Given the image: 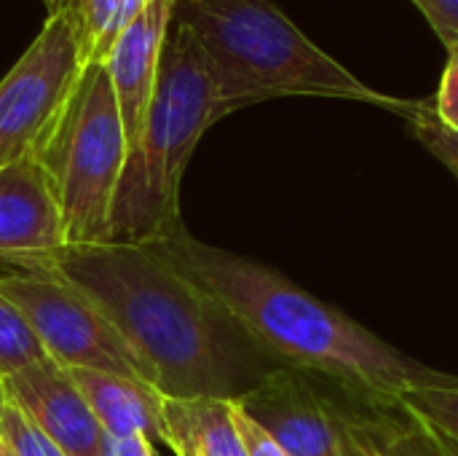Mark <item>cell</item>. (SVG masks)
<instances>
[{
  "label": "cell",
  "instance_id": "6da1fadb",
  "mask_svg": "<svg viewBox=\"0 0 458 456\" xmlns=\"http://www.w3.org/2000/svg\"><path fill=\"white\" fill-rule=\"evenodd\" d=\"M150 247L255 344L301 374L325 376L378 411H397L403 392L451 379L279 271L193 239L185 226Z\"/></svg>",
  "mask_w": 458,
  "mask_h": 456
},
{
  "label": "cell",
  "instance_id": "7a4b0ae2",
  "mask_svg": "<svg viewBox=\"0 0 458 456\" xmlns=\"http://www.w3.org/2000/svg\"><path fill=\"white\" fill-rule=\"evenodd\" d=\"M27 269L46 271L91 301L172 398H233L220 314L150 245H67Z\"/></svg>",
  "mask_w": 458,
  "mask_h": 456
},
{
  "label": "cell",
  "instance_id": "3957f363",
  "mask_svg": "<svg viewBox=\"0 0 458 456\" xmlns=\"http://www.w3.org/2000/svg\"><path fill=\"white\" fill-rule=\"evenodd\" d=\"M174 19L199 38L220 116L279 97L354 99L405 113L408 99L381 94L319 48L274 0H185Z\"/></svg>",
  "mask_w": 458,
  "mask_h": 456
},
{
  "label": "cell",
  "instance_id": "277c9868",
  "mask_svg": "<svg viewBox=\"0 0 458 456\" xmlns=\"http://www.w3.org/2000/svg\"><path fill=\"white\" fill-rule=\"evenodd\" d=\"M220 118L207 54L193 30L174 19L142 137L126 156L105 242L153 245L182 228L180 183L185 167L204 132Z\"/></svg>",
  "mask_w": 458,
  "mask_h": 456
},
{
  "label": "cell",
  "instance_id": "5b68a950",
  "mask_svg": "<svg viewBox=\"0 0 458 456\" xmlns=\"http://www.w3.org/2000/svg\"><path fill=\"white\" fill-rule=\"evenodd\" d=\"M129 145L105 65H86L38 161L51 177L64 247L107 239Z\"/></svg>",
  "mask_w": 458,
  "mask_h": 456
},
{
  "label": "cell",
  "instance_id": "8992f818",
  "mask_svg": "<svg viewBox=\"0 0 458 456\" xmlns=\"http://www.w3.org/2000/svg\"><path fill=\"white\" fill-rule=\"evenodd\" d=\"M0 293L21 312L48 360L62 368L115 374L156 387L150 368L67 282L27 266H0Z\"/></svg>",
  "mask_w": 458,
  "mask_h": 456
},
{
  "label": "cell",
  "instance_id": "52a82bcc",
  "mask_svg": "<svg viewBox=\"0 0 458 456\" xmlns=\"http://www.w3.org/2000/svg\"><path fill=\"white\" fill-rule=\"evenodd\" d=\"M83 67L67 11L48 13L32 46L0 81V169L43 153Z\"/></svg>",
  "mask_w": 458,
  "mask_h": 456
},
{
  "label": "cell",
  "instance_id": "ba28073f",
  "mask_svg": "<svg viewBox=\"0 0 458 456\" xmlns=\"http://www.w3.org/2000/svg\"><path fill=\"white\" fill-rule=\"evenodd\" d=\"M233 400L290 456H344L346 414L301 371H271Z\"/></svg>",
  "mask_w": 458,
  "mask_h": 456
},
{
  "label": "cell",
  "instance_id": "9c48e42d",
  "mask_svg": "<svg viewBox=\"0 0 458 456\" xmlns=\"http://www.w3.org/2000/svg\"><path fill=\"white\" fill-rule=\"evenodd\" d=\"M3 392L64 456H99L102 427L67 368L46 360L3 379Z\"/></svg>",
  "mask_w": 458,
  "mask_h": 456
},
{
  "label": "cell",
  "instance_id": "30bf717a",
  "mask_svg": "<svg viewBox=\"0 0 458 456\" xmlns=\"http://www.w3.org/2000/svg\"><path fill=\"white\" fill-rule=\"evenodd\" d=\"M64 247L54 185L38 159L0 169V266H32Z\"/></svg>",
  "mask_w": 458,
  "mask_h": 456
},
{
  "label": "cell",
  "instance_id": "8fae6325",
  "mask_svg": "<svg viewBox=\"0 0 458 456\" xmlns=\"http://www.w3.org/2000/svg\"><path fill=\"white\" fill-rule=\"evenodd\" d=\"M177 0H153L145 11L118 35L115 46L110 48L105 67L115 91L123 134L129 153L137 148L145 126V116L153 99L156 75L161 51L174 22Z\"/></svg>",
  "mask_w": 458,
  "mask_h": 456
},
{
  "label": "cell",
  "instance_id": "7c38bea8",
  "mask_svg": "<svg viewBox=\"0 0 458 456\" xmlns=\"http://www.w3.org/2000/svg\"><path fill=\"white\" fill-rule=\"evenodd\" d=\"M75 387L83 392L86 403L91 406L102 433L110 435H131L140 433L150 443L166 446L164 430V392L148 382L86 371V368H67Z\"/></svg>",
  "mask_w": 458,
  "mask_h": 456
},
{
  "label": "cell",
  "instance_id": "4fadbf2b",
  "mask_svg": "<svg viewBox=\"0 0 458 456\" xmlns=\"http://www.w3.org/2000/svg\"><path fill=\"white\" fill-rule=\"evenodd\" d=\"M166 449L177 456H247L236 425V400L217 395H164Z\"/></svg>",
  "mask_w": 458,
  "mask_h": 456
},
{
  "label": "cell",
  "instance_id": "5bb4252c",
  "mask_svg": "<svg viewBox=\"0 0 458 456\" xmlns=\"http://www.w3.org/2000/svg\"><path fill=\"white\" fill-rule=\"evenodd\" d=\"M153 0H67L64 11L75 27L86 65H105L118 35ZM62 11V8H59Z\"/></svg>",
  "mask_w": 458,
  "mask_h": 456
},
{
  "label": "cell",
  "instance_id": "9a60e30c",
  "mask_svg": "<svg viewBox=\"0 0 458 456\" xmlns=\"http://www.w3.org/2000/svg\"><path fill=\"white\" fill-rule=\"evenodd\" d=\"M397 411L411 422L432 430L448 441L458 443V379L451 376L445 384L416 387L400 395Z\"/></svg>",
  "mask_w": 458,
  "mask_h": 456
},
{
  "label": "cell",
  "instance_id": "2e32d148",
  "mask_svg": "<svg viewBox=\"0 0 458 456\" xmlns=\"http://www.w3.org/2000/svg\"><path fill=\"white\" fill-rule=\"evenodd\" d=\"M48 355L21 312L0 293V379L46 363Z\"/></svg>",
  "mask_w": 458,
  "mask_h": 456
},
{
  "label": "cell",
  "instance_id": "e0dca14e",
  "mask_svg": "<svg viewBox=\"0 0 458 456\" xmlns=\"http://www.w3.org/2000/svg\"><path fill=\"white\" fill-rule=\"evenodd\" d=\"M403 118L411 124L413 137L440 161L451 169V175L458 180V132L440 124L435 116L432 99H408V108Z\"/></svg>",
  "mask_w": 458,
  "mask_h": 456
},
{
  "label": "cell",
  "instance_id": "ac0fdd59",
  "mask_svg": "<svg viewBox=\"0 0 458 456\" xmlns=\"http://www.w3.org/2000/svg\"><path fill=\"white\" fill-rule=\"evenodd\" d=\"M384 417H368L373 438L384 456H443L435 446L432 435L411 422L405 414L403 419H394V411H381Z\"/></svg>",
  "mask_w": 458,
  "mask_h": 456
},
{
  "label": "cell",
  "instance_id": "d6986e66",
  "mask_svg": "<svg viewBox=\"0 0 458 456\" xmlns=\"http://www.w3.org/2000/svg\"><path fill=\"white\" fill-rule=\"evenodd\" d=\"M0 438L8 443L13 456H64L59 446H54L19 409H13L5 400L3 417H0Z\"/></svg>",
  "mask_w": 458,
  "mask_h": 456
},
{
  "label": "cell",
  "instance_id": "ffe728a7",
  "mask_svg": "<svg viewBox=\"0 0 458 456\" xmlns=\"http://www.w3.org/2000/svg\"><path fill=\"white\" fill-rule=\"evenodd\" d=\"M429 99H432V108H435V116L440 118V124L458 132V46L448 48L445 73L440 78L435 97H429Z\"/></svg>",
  "mask_w": 458,
  "mask_h": 456
},
{
  "label": "cell",
  "instance_id": "44dd1931",
  "mask_svg": "<svg viewBox=\"0 0 458 456\" xmlns=\"http://www.w3.org/2000/svg\"><path fill=\"white\" fill-rule=\"evenodd\" d=\"M413 3L419 5V11L427 16V22L448 48L458 46V0H413Z\"/></svg>",
  "mask_w": 458,
  "mask_h": 456
},
{
  "label": "cell",
  "instance_id": "7402d4cb",
  "mask_svg": "<svg viewBox=\"0 0 458 456\" xmlns=\"http://www.w3.org/2000/svg\"><path fill=\"white\" fill-rule=\"evenodd\" d=\"M344 456H384L373 438L368 417L360 414L344 417Z\"/></svg>",
  "mask_w": 458,
  "mask_h": 456
},
{
  "label": "cell",
  "instance_id": "603a6c76",
  "mask_svg": "<svg viewBox=\"0 0 458 456\" xmlns=\"http://www.w3.org/2000/svg\"><path fill=\"white\" fill-rule=\"evenodd\" d=\"M236 425H239L247 456H290L260 425H255L239 406H236Z\"/></svg>",
  "mask_w": 458,
  "mask_h": 456
},
{
  "label": "cell",
  "instance_id": "cb8c5ba5",
  "mask_svg": "<svg viewBox=\"0 0 458 456\" xmlns=\"http://www.w3.org/2000/svg\"><path fill=\"white\" fill-rule=\"evenodd\" d=\"M99 456H156V452H153V443L140 433H131V435L102 433Z\"/></svg>",
  "mask_w": 458,
  "mask_h": 456
},
{
  "label": "cell",
  "instance_id": "d4e9b609",
  "mask_svg": "<svg viewBox=\"0 0 458 456\" xmlns=\"http://www.w3.org/2000/svg\"><path fill=\"white\" fill-rule=\"evenodd\" d=\"M421 427V425H419ZM429 435H432V441H435V446L440 449V454L443 456H458V443L454 441H448V438H443V435H437V433H432V430H427Z\"/></svg>",
  "mask_w": 458,
  "mask_h": 456
},
{
  "label": "cell",
  "instance_id": "484cf974",
  "mask_svg": "<svg viewBox=\"0 0 458 456\" xmlns=\"http://www.w3.org/2000/svg\"><path fill=\"white\" fill-rule=\"evenodd\" d=\"M43 3H46V5H48V11L54 13V11L64 8V3H67V0H43Z\"/></svg>",
  "mask_w": 458,
  "mask_h": 456
},
{
  "label": "cell",
  "instance_id": "4316f807",
  "mask_svg": "<svg viewBox=\"0 0 458 456\" xmlns=\"http://www.w3.org/2000/svg\"><path fill=\"white\" fill-rule=\"evenodd\" d=\"M0 456H13L11 454V449H8V443H5L3 438H0Z\"/></svg>",
  "mask_w": 458,
  "mask_h": 456
},
{
  "label": "cell",
  "instance_id": "83f0119b",
  "mask_svg": "<svg viewBox=\"0 0 458 456\" xmlns=\"http://www.w3.org/2000/svg\"><path fill=\"white\" fill-rule=\"evenodd\" d=\"M3 409H5V392H3V379H0V417H3Z\"/></svg>",
  "mask_w": 458,
  "mask_h": 456
}]
</instances>
